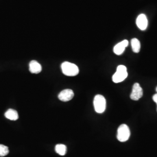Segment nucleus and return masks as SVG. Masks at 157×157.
Masks as SVG:
<instances>
[{"label": "nucleus", "mask_w": 157, "mask_h": 157, "mask_svg": "<svg viewBox=\"0 0 157 157\" xmlns=\"http://www.w3.org/2000/svg\"><path fill=\"white\" fill-rule=\"evenodd\" d=\"M62 73L67 76H75L78 75L79 69L77 65L69 62H64L61 65Z\"/></svg>", "instance_id": "1"}, {"label": "nucleus", "mask_w": 157, "mask_h": 157, "mask_svg": "<svg viewBox=\"0 0 157 157\" xmlns=\"http://www.w3.org/2000/svg\"><path fill=\"white\" fill-rule=\"evenodd\" d=\"M128 76V73L126 67L124 65H119L117 69L116 72L112 76V81L115 83H121L127 78Z\"/></svg>", "instance_id": "2"}, {"label": "nucleus", "mask_w": 157, "mask_h": 157, "mask_svg": "<svg viewBox=\"0 0 157 157\" xmlns=\"http://www.w3.org/2000/svg\"><path fill=\"white\" fill-rule=\"evenodd\" d=\"M93 104L95 112L98 113H102L105 111L106 100L103 95L100 94L95 95Z\"/></svg>", "instance_id": "3"}, {"label": "nucleus", "mask_w": 157, "mask_h": 157, "mask_svg": "<svg viewBox=\"0 0 157 157\" xmlns=\"http://www.w3.org/2000/svg\"><path fill=\"white\" fill-rule=\"evenodd\" d=\"M130 136L129 127L126 124H122L119 126L117 132V139L121 142L128 140Z\"/></svg>", "instance_id": "4"}, {"label": "nucleus", "mask_w": 157, "mask_h": 157, "mask_svg": "<svg viewBox=\"0 0 157 157\" xmlns=\"http://www.w3.org/2000/svg\"><path fill=\"white\" fill-rule=\"evenodd\" d=\"M143 95V91L140 85L138 83H136L133 84L132 91L130 94V98L132 100L137 101L142 97Z\"/></svg>", "instance_id": "5"}, {"label": "nucleus", "mask_w": 157, "mask_h": 157, "mask_svg": "<svg viewBox=\"0 0 157 157\" xmlns=\"http://www.w3.org/2000/svg\"><path fill=\"white\" fill-rule=\"evenodd\" d=\"M74 97V93L73 90L71 89H65L62 90V91L59 94L58 98L61 101L63 102H67V101L71 100Z\"/></svg>", "instance_id": "6"}, {"label": "nucleus", "mask_w": 157, "mask_h": 157, "mask_svg": "<svg viewBox=\"0 0 157 157\" xmlns=\"http://www.w3.org/2000/svg\"><path fill=\"white\" fill-rule=\"evenodd\" d=\"M128 44H129V42L127 40H124L122 41L119 43L113 48L114 53L118 56H120V55L122 54L124 51L125 50L126 47H128Z\"/></svg>", "instance_id": "7"}, {"label": "nucleus", "mask_w": 157, "mask_h": 157, "mask_svg": "<svg viewBox=\"0 0 157 157\" xmlns=\"http://www.w3.org/2000/svg\"><path fill=\"white\" fill-rule=\"evenodd\" d=\"M136 24L141 30H145L148 26V20L144 14H140L137 17L136 20Z\"/></svg>", "instance_id": "8"}, {"label": "nucleus", "mask_w": 157, "mask_h": 157, "mask_svg": "<svg viewBox=\"0 0 157 157\" xmlns=\"http://www.w3.org/2000/svg\"><path fill=\"white\" fill-rule=\"evenodd\" d=\"M42 67L39 63L36 61H32L29 63V71L32 73L37 74L41 72Z\"/></svg>", "instance_id": "9"}, {"label": "nucleus", "mask_w": 157, "mask_h": 157, "mask_svg": "<svg viewBox=\"0 0 157 157\" xmlns=\"http://www.w3.org/2000/svg\"><path fill=\"white\" fill-rule=\"evenodd\" d=\"M5 117L7 119L11 121H17V119L19 118L17 112V111L12 109H9L5 113Z\"/></svg>", "instance_id": "10"}, {"label": "nucleus", "mask_w": 157, "mask_h": 157, "mask_svg": "<svg viewBox=\"0 0 157 157\" xmlns=\"http://www.w3.org/2000/svg\"><path fill=\"white\" fill-rule=\"evenodd\" d=\"M131 45L133 51L135 53H139L140 51V43L137 39H133L131 40Z\"/></svg>", "instance_id": "11"}, {"label": "nucleus", "mask_w": 157, "mask_h": 157, "mask_svg": "<svg viewBox=\"0 0 157 157\" xmlns=\"http://www.w3.org/2000/svg\"><path fill=\"white\" fill-rule=\"evenodd\" d=\"M55 150L58 154L60 155H65L67 153V147L64 144H56L55 147Z\"/></svg>", "instance_id": "12"}, {"label": "nucleus", "mask_w": 157, "mask_h": 157, "mask_svg": "<svg viewBox=\"0 0 157 157\" xmlns=\"http://www.w3.org/2000/svg\"><path fill=\"white\" fill-rule=\"evenodd\" d=\"M9 153L8 147L6 146L0 144V157H4Z\"/></svg>", "instance_id": "13"}, {"label": "nucleus", "mask_w": 157, "mask_h": 157, "mask_svg": "<svg viewBox=\"0 0 157 157\" xmlns=\"http://www.w3.org/2000/svg\"><path fill=\"white\" fill-rule=\"evenodd\" d=\"M152 99H153L154 101L157 104V94H154V95H153V97H152Z\"/></svg>", "instance_id": "14"}, {"label": "nucleus", "mask_w": 157, "mask_h": 157, "mask_svg": "<svg viewBox=\"0 0 157 157\" xmlns=\"http://www.w3.org/2000/svg\"><path fill=\"white\" fill-rule=\"evenodd\" d=\"M156 91H157V89H156Z\"/></svg>", "instance_id": "15"}]
</instances>
